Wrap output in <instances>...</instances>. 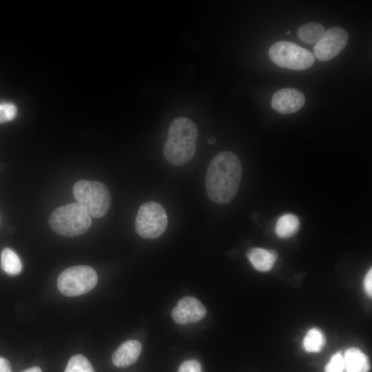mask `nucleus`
I'll list each match as a JSON object with an SVG mask.
<instances>
[{"label": "nucleus", "instance_id": "nucleus-1", "mask_svg": "<svg viewBox=\"0 0 372 372\" xmlns=\"http://www.w3.org/2000/svg\"><path fill=\"white\" fill-rule=\"evenodd\" d=\"M242 166L238 157L224 151L211 161L206 174L208 196L214 203L226 204L235 197L241 180Z\"/></svg>", "mask_w": 372, "mask_h": 372}, {"label": "nucleus", "instance_id": "nucleus-2", "mask_svg": "<svg viewBox=\"0 0 372 372\" xmlns=\"http://www.w3.org/2000/svg\"><path fill=\"white\" fill-rule=\"evenodd\" d=\"M198 139L195 123L187 117H177L171 123L163 154L172 165L180 166L194 156Z\"/></svg>", "mask_w": 372, "mask_h": 372}, {"label": "nucleus", "instance_id": "nucleus-3", "mask_svg": "<svg viewBox=\"0 0 372 372\" xmlns=\"http://www.w3.org/2000/svg\"><path fill=\"white\" fill-rule=\"evenodd\" d=\"M49 225L56 234L74 237L88 230L92 218L79 204L73 203L56 208L50 216Z\"/></svg>", "mask_w": 372, "mask_h": 372}, {"label": "nucleus", "instance_id": "nucleus-4", "mask_svg": "<svg viewBox=\"0 0 372 372\" xmlns=\"http://www.w3.org/2000/svg\"><path fill=\"white\" fill-rule=\"evenodd\" d=\"M73 195L91 217L104 216L110 206L111 197L107 187L102 183L80 180L73 187Z\"/></svg>", "mask_w": 372, "mask_h": 372}, {"label": "nucleus", "instance_id": "nucleus-5", "mask_svg": "<svg viewBox=\"0 0 372 372\" xmlns=\"http://www.w3.org/2000/svg\"><path fill=\"white\" fill-rule=\"evenodd\" d=\"M167 223V214L164 207L157 202L149 201L138 209L135 229L145 239H155L164 234Z\"/></svg>", "mask_w": 372, "mask_h": 372}, {"label": "nucleus", "instance_id": "nucleus-6", "mask_svg": "<svg viewBox=\"0 0 372 372\" xmlns=\"http://www.w3.org/2000/svg\"><path fill=\"white\" fill-rule=\"evenodd\" d=\"M269 55L276 65L293 70L307 69L315 62L314 56L310 51L285 41H278L271 45Z\"/></svg>", "mask_w": 372, "mask_h": 372}, {"label": "nucleus", "instance_id": "nucleus-7", "mask_svg": "<svg viewBox=\"0 0 372 372\" xmlns=\"http://www.w3.org/2000/svg\"><path fill=\"white\" fill-rule=\"evenodd\" d=\"M98 277L93 268L86 265L69 267L57 279L59 291L66 296H78L91 291L96 285Z\"/></svg>", "mask_w": 372, "mask_h": 372}, {"label": "nucleus", "instance_id": "nucleus-8", "mask_svg": "<svg viewBox=\"0 0 372 372\" xmlns=\"http://www.w3.org/2000/svg\"><path fill=\"white\" fill-rule=\"evenodd\" d=\"M348 33L342 28L334 26L325 31L313 48L314 56L321 61L332 59L339 54L348 42Z\"/></svg>", "mask_w": 372, "mask_h": 372}, {"label": "nucleus", "instance_id": "nucleus-9", "mask_svg": "<svg viewBox=\"0 0 372 372\" xmlns=\"http://www.w3.org/2000/svg\"><path fill=\"white\" fill-rule=\"evenodd\" d=\"M207 310L199 300L185 296L181 298L172 311L174 321L179 324L196 322L206 315Z\"/></svg>", "mask_w": 372, "mask_h": 372}, {"label": "nucleus", "instance_id": "nucleus-10", "mask_svg": "<svg viewBox=\"0 0 372 372\" xmlns=\"http://www.w3.org/2000/svg\"><path fill=\"white\" fill-rule=\"evenodd\" d=\"M305 103L304 94L295 88H282L275 92L271 99V106L280 114H292L298 111Z\"/></svg>", "mask_w": 372, "mask_h": 372}, {"label": "nucleus", "instance_id": "nucleus-11", "mask_svg": "<svg viewBox=\"0 0 372 372\" xmlns=\"http://www.w3.org/2000/svg\"><path fill=\"white\" fill-rule=\"evenodd\" d=\"M142 350L141 343L135 340H129L122 343L112 355V362L118 368H125L134 364L138 359Z\"/></svg>", "mask_w": 372, "mask_h": 372}, {"label": "nucleus", "instance_id": "nucleus-12", "mask_svg": "<svg viewBox=\"0 0 372 372\" xmlns=\"http://www.w3.org/2000/svg\"><path fill=\"white\" fill-rule=\"evenodd\" d=\"M247 257L258 271L266 272L271 269L277 260L278 254L273 250L263 248H251L247 251Z\"/></svg>", "mask_w": 372, "mask_h": 372}, {"label": "nucleus", "instance_id": "nucleus-13", "mask_svg": "<svg viewBox=\"0 0 372 372\" xmlns=\"http://www.w3.org/2000/svg\"><path fill=\"white\" fill-rule=\"evenodd\" d=\"M343 358L347 372H369L370 370L368 357L356 347L348 349Z\"/></svg>", "mask_w": 372, "mask_h": 372}, {"label": "nucleus", "instance_id": "nucleus-14", "mask_svg": "<svg viewBox=\"0 0 372 372\" xmlns=\"http://www.w3.org/2000/svg\"><path fill=\"white\" fill-rule=\"evenodd\" d=\"M300 220L292 214H286L280 216L276 224V233L280 238H288L294 236L299 229Z\"/></svg>", "mask_w": 372, "mask_h": 372}, {"label": "nucleus", "instance_id": "nucleus-15", "mask_svg": "<svg viewBox=\"0 0 372 372\" xmlns=\"http://www.w3.org/2000/svg\"><path fill=\"white\" fill-rule=\"evenodd\" d=\"M325 32L324 26L317 22L301 25L297 32L298 39L307 44L316 43Z\"/></svg>", "mask_w": 372, "mask_h": 372}, {"label": "nucleus", "instance_id": "nucleus-16", "mask_svg": "<svg viewBox=\"0 0 372 372\" xmlns=\"http://www.w3.org/2000/svg\"><path fill=\"white\" fill-rule=\"evenodd\" d=\"M326 344V338L322 331L318 328H312L306 333L303 339L304 349L311 353L320 351Z\"/></svg>", "mask_w": 372, "mask_h": 372}, {"label": "nucleus", "instance_id": "nucleus-17", "mask_svg": "<svg viewBox=\"0 0 372 372\" xmlns=\"http://www.w3.org/2000/svg\"><path fill=\"white\" fill-rule=\"evenodd\" d=\"M3 270L10 275L19 274L22 269L21 260L17 254L10 248L3 249L1 255Z\"/></svg>", "mask_w": 372, "mask_h": 372}, {"label": "nucleus", "instance_id": "nucleus-18", "mask_svg": "<svg viewBox=\"0 0 372 372\" xmlns=\"http://www.w3.org/2000/svg\"><path fill=\"white\" fill-rule=\"evenodd\" d=\"M64 372H94V370L86 357L77 354L70 358Z\"/></svg>", "mask_w": 372, "mask_h": 372}, {"label": "nucleus", "instance_id": "nucleus-19", "mask_svg": "<svg viewBox=\"0 0 372 372\" xmlns=\"http://www.w3.org/2000/svg\"><path fill=\"white\" fill-rule=\"evenodd\" d=\"M17 114V106L8 102L0 103V123L13 120Z\"/></svg>", "mask_w": 372, "mask_h": 372}, {"label": "nucleus", "instance_id": "nucleus-20", "mask_svg": "<svg viewBox=\"0 0 372 372\" xmlns=\"http://www.w3.org/2000/svg\"><path fill=\"white\" fill-rule=\"evenodd\" d=\"M344 358L340 353L334 354L324 368V372H344Z\"/></svg>", "mask_w": 372, "mask_h": 372}, {"label": "nucleus", "instance_id": "nucleus-21", "mask_svg": "<svg viewBox=\"0 0 372 372\" xmlns=\"http://www.w3.org/2000/svg\"><path fill=\"white\" fill-rule=\"evenodd\" d=\"M178 372H203V369L198 360H188L180 365Z\"/></svg>", "mask_w": 372, "mask_h": 372}, {"label": "nucleus", "instance_id": "nucleus-22", "mask_svg": "<svg viewBox=\"0 0 372 372\" xmlns=\"http://www.w3.org/2000/svg\"><path fill=\"white\" fill-rule=\"evenodd\" d=\"M364 288L366 294L371 297L372 296V269H369L364 278Z\"/></svg>", "mask_w": 372, "mask_h": 372}, {"label": "nucleus", "instance_id": "nucleus-23", "mask_svg": "<svg viewBox=\"0 0 372 372\" xmlns=\"http://www.w3.org/2000/svg\"><path fill=\"white\" fill-rule=\"evenodd\" d=\"M0 372H12V366L10 362L2 357H0Z\"/></svg>", "mask_w": 372, "mask_h": 372}, {"label": "nucleus", "instance_id": "nucleus-24", "mask_svg": "<svg viewBox=\"0 0 372 372\" xmlns=\"http://www.w3.org/2000/svg\"><path fill=\"white\" fill-rule=\"evenodd\" d=\"M21 372H42V370L40 367L35 366L23 370Z\"/></svg>", "mask_w": 372, "mask_h": 372}, {"label": "nucleus", "instance_id": "nucleus-25", "mask_svg": "<svg viewBox=\"0 0 372 372\" xmlns=\"http://www.w3.org/2000/svg\"><path fill=\"white\" fill-rule=\"evenodd\" d=\"M216 141V138L214 137H211L208 139V143L209 144H214Z\"/></svg>", "mask_w": 372, "mask_h": 372}, {"label": "nucleus", "instance_id": "nucleus-26", "mask_svg": "<svg viewBox=\"0 0 372 372\" xmlns=\"http://www.w3.org/2000/svg\"><path fill=\"white\" fill-rule=\"evenodd\" d=\"M287 34H290V32H289V31H287Z\"/></svg>", "mask_w": 372, "mask_h": 372}]
</instances>
